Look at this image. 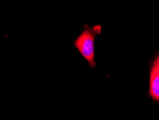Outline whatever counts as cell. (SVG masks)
Segmentation results:
<instances>
[{
  "mask_svg": "<svg viewBox=\"0 0 159 120\" xmlns=\"http://www.w3.org/2000/svg\"><path fill=\"white\" fill-rule=\"evenodd\" d=\"M101 32V26L100 25L89 27L85 25L83 31L74 41V46L88 61L91 68L96 65L95 60V40L96 35Z\"/></svg>",
  "mask_w": 159,
  "mask_h": 120,
  "instance_id": "1",
  "label": "cell"
},
{
  "mask_svg": "<svg viewBox=\"0 0 159 120\" xmlns=\"http://www.w3.org/2000/svg\"><path fill=\"white\" fill-rule=\"evenodd\" d=\"M149 94L153 100L159 102V68L155 63L151 69Z\"/></svg>",
  "mask_w": 159,
  "mask_h": 120,
  "instance_id": "2",
  "label": "cell"
},
{
  "mask_svg": "<svg viewBox=\"0 0 159 120\" xmlns=\"http://www.w3.org/2000/svg\"><path fill=\"white\" fill-rule=\"evenodd\" d=\"M153 63H155L156 65H158V67L159 68V55L157 56V58H156V60H154V62Z\"/></svg>",
  "mask_w": 159,
  "mask_h": 120,
  "instance_id": "3",
  "label": "cell"
}]
</instances>
